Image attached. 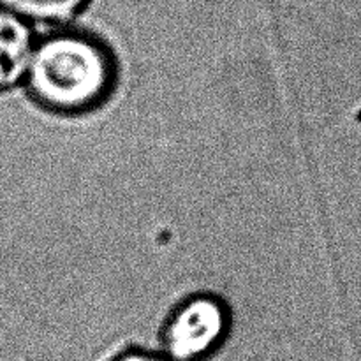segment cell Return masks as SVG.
<instances>
[{
  "instance_id": "cell-1",
  "label": "cell",
  "mask_w": 361,
  "mask_h": 361,
  "mask_svg": "<svg viewBox=\"0 0 361 361\" xmlns=\"http://www.w3.org/2000/svg\"><path fill=\"white\" fill-rule=\"evenodd\" d=\"M25 83L41 108L59 115H83L109 99L116 63L101 39L62 28L35 41Z\"/></svg>"
},
{
  "instance_id": "cell-2",
  "label": "cell",
  "mask_w": 361,
  "mask_h": 361,
  "mask_svg": "<svg viewBox=\"0 0 361 361\" xmlns=\"http://www.w3.org/2000/svg\"><path fill=\"white\" fill-rule=\"evenodd\" d=\"M228 326L229 312L222 300L212 295H194L183 300L168 317L162 342L171 360L197 361L221 345Z\"/></svg>"
},
{
  "instance_id": "cell-3",
  "label": "cell",
  "mask_w": 361,
  "mask_h": 361,
  "mask_svg": "<svg viewBox=\"0 0 361 361\" xmlns=\"http://www.w3.org/2000/svg\"><path fill=\"white\" fill-rule=\"evenodd\" d=\"M35 41L28 21L0 7V92L25 81Z\"/></svg>"
},
{
  "instance_id": "cell-4",
  "label": "cell",
  "mask_w": 361,
  "mask_h": 361,
  "mask_svg": "<svg viewBox=\"0 0 361 361\" xmlns=\"http://www.w3.org/2000/svg\"><path fill=\"white\" fill-rule=\"evenodd\" d=\"M87 4L88 0H0V7L28 23H63Z\"/></svg>"
},
{
  "instance_id": "cell-5",
  "label": "cell",
  "mask_w": 361,
  "mask_h": 361,
  "mask_svg": "<svg viewBox=\"0 0 361 361\" xmlns=\"http://www.w3.org/2000/svg\"><path fill=\"white\" fill-rule=\"evenodd\" d=\"M115 361H168L162 356L154 355V353H145V351H130L122 355L120 358H116Z\"/></svg>"
}]
</instances>
